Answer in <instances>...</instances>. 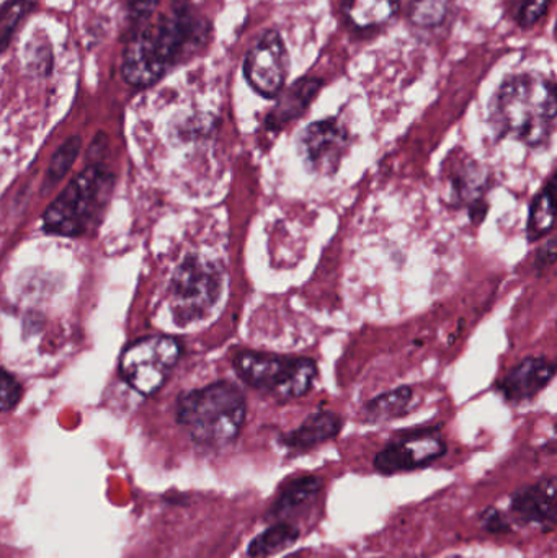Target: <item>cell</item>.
Masks as SVG:
<instances>
[{
  "label": "cell",
  "mask_w": 557,
  "mask_h": 558,
  "mask_svg": "<svg viewBox=\"0 0 557 558\" xmlns=\"http://www.w3.org/2000/svg\"><path fill=\"white\" fill-rule=\"evenodd\" d=\"M20 397H22V387L16 383L15 377L0 367V412L12 410L20 402Z\"/></svg>",
  "instance_id": "26"
},
{
  "label": "cell",
  "mask_w": 557,
  "mask_h": 558,
  "mask_svg": "<svg viewBox=\"0 0 557 558\" xmlns=\"http://www.w3.org/2000/svg\"><path fill=\"white\" fill-rule=\"evenodd\" d=\"M182 348L172 337L154 335L141 338L124 350L120 360L121 377L143 396L157 392L179 363Z\"/></svg>",
  "instance_id": "7"
},
{
  "label": "cell",
  "mask_w": 557,
  "mask_h": 558,
  "mask_svg": "<svg viewBox=\"0 0 557 558\" xmlns=\"http://www.w3.org/2000/svg\"><path fill=\"white\" fill-rule=\"evenodd\" d=\"M552 0H520L513 2V20L522 28H532L548 13Z\"/></svg>",
  "instance_id": "24"
},
{
  "label": "cell",
  "mask_w": 557,
  "mask_h": 558,
  "mask_svg": "<svg viewBox=\"0 0 557 558\" xmlns=\"http://www.w3.org/2000/svg\"><path fill=\"white\" fill-rule=\"evenodd\" d=\"M342 418L329 410H319L307 416L296 429L281 438V445L291 451H307L339 436Z\"/></svg>",
  "instance_id": "15"
},
{
  "label": "cell",
  "mask_w": 557,
  "mask_h": 558,
  "mask_svg": "<svg viewBox=\"0 0 557 558\" xmlns=\"http://www.w3.org/2000/svg\"><path fill=\"white\" fill-rule=\"evenodd\" d=\"M555 500L556 481L553 477L545 478L538 484L517 492L510 508L522 523L540 524V526L553 530L556 523Z\"/></svg>",
  "instance_id": "13"
},
{
  "label": "cell",
  "mask_w": 557,
  "mask_h": 558,
  "mask_svg": "<svg viewBox=\"0 0 557 558\" xmlns=\"http://www.w3.org/2000/svg\"><path fill=\"white\" fill-rule=\"evenodd\" d=\"M414 402V392L411 387H398L370 400L363 407V420L368 423H383L399 418L411 409Z\"/></svg>",
  "instance_id": "18"
},
{
  "label": "cell",
  "mask_w": 557,
  "mask_h": 558,
  "mask_svg": "<svg viewBox=\"0 0 557 558\" xmlns=\"http://www.w3.org/2000/svg\"><path fill=\"white\" fill-rule=\"evenodd\" d=\"M556 182L555 177L549 179L548 185L540 192L530 209L529 226H526V234L529 241L535 242L548 235L553 231V202H555Z\"/></svg>",
  "instance_id": "20"
},
{
  "label": "cell",
  "mask_w": 557,
  "mask_h": 558,
  "mask_svg": "<svg viewBox=\"0 0 557 558\" xmlns=\"http://www.w3.org/2000/svg\"><path fill=\"white\" fill-rule=\"evenodd\" d=\"M320 488H323V481L316 475H304L287 482L281 485L274 505L268 510V517L278 521L283 520L288 514L294 513L314 500L319 495Z\"/></svg>",
  "instance_id": "16"
},
{
  "label": "cell",
  "mask_w": 557,
  "mask_h": 558,
  "mask_svg": "<svg viewBox=\"0 0 557 558\" xmlns=\"http://www.w3.org/2000/svg\"><path fill=\"white\" fill-rule=\"evenodd\" d=\"M247 400L241 387L221 380L183 393L177 403V423L199 448L232 445L244 428Z\"/></svg>",
  "instance_id": "3"
},
{
  "label": "cell",
  "mask_w": 557,
  "mask_h": 558,
  "mask_svg": "<svg viewBox=\"0 0 557 558\" xmlns=\"http://www.w3.org/2000/svg\"><path fill=\"white\" fill-rule=\"evenodd\" d=\"M113 182V175L101 167H87L46 209L45 231L64 238H81L90 232L104 216Z\"/></svg>",
  "instance_id": "4"
},
{
  "label": "cell",
  "mask_w": 557,
  "mask_h": 558,
  "mask_svg": "<svg viewBox=\"0 0 557 558\" xmlns=\"http://www.w3.org/2000/svg\"><path fill=\"white\" fill-rule=\"evenodd\" d=\"M32 7V0H7L0 7V56L9 48L20 23L28 15Z\"/></svg>",
  "instance_id": "21"
},
{
  "label": "cell",
  "mask_w": 557,
  "mask_h": 558,
  "mask_svg": "<svg viewBox=\"0 0 557 558\" xmlns=\"http://www.w3.org/2000/svg\"><path fill=\"white\" fill-rule=\"evenodd\" d=\"M290 69V52L277 29L265 32L242 64L245 82L264 98H277L284 90Z\"/></svg>",
  "instance_id": "8"
},
{
  "label": "cell",
  "mask_w": 557,
  "mask_h": 558,
  "mask_svg": "<svg viewBox=\"0 0 557 558\" xmlns=\"http://www.w3.org/2000/svg\"><path fill=\"white\" fill-rule=\"evenodd\" d=\"M160 0H126L128 15L133 20V25L147 22L156 13Z\"/></svg>",
  "instance_id": "27"
},
{
  "label": "cell",
  "mask_w": 557,
  "mask_h": 558,
  "mask_svg": "<svg viewBox=\"0 0 557 558\" xmlns=\"http://www.w3.org/2000/svg\"><path fill=\"white\" fill-rule=\"evenodd\" d=\"M555 82L536 72L510 75L491 101V126L500 137L545 146L555 133Z\"/></svg>",
  "instance_id": "2"
},
{
  "label": "cell",
  "mask_w": 557,
  "mask_h": 558,
  "mask_svg": "<svg viewBox=\"0 0 557 558\" xmlns=\"http://www.w3.org/2000/svg\"><path fill=\"white\" fill-rule=\"evenodd\" d=\"M298 149L314 173L334 175L349 149V133L336 118L314 121L301 131Z\"/></svg>",
  "instance_id": "10"
},
{
  "label": "cell",
  "mask_w": 557,
  "mask_h": 558,
  "mask_svg": "<svg viewBox=\"0 0 557 558\" xmlns=\"http://www.w3.org/2000/svg\"><path fill=\"white\" fill-rule=\"evenodd\" d=\"M211 33V22L189 3H180L156 19L150 16L124 43L121 77L130 87H150L206 49Z\"/></svg>",
  "instance_id": "1"
},
{
  "label": "cell",
  "mask_w": 557,
  "mask_h": 558,
  "mask_svg": "<svg viewBox=\"0 0 557 558\" xmlns=\"http://www.w3.org/2000/svg\"><path fill=\"white\" fill-rule=\"evenodd\" d=\"M451 157L453 159H448L444 167V179L450 192L451 203L471 209L480 208L486 193V173L470 157Z\"/></svg>",
  "instance_id": "12"
},
{
  "label": "cell",
  "mask_w": 557,
  "mask_h": 558,
  "mask_svg": "<svg viewBox=\"0 0 557 558\" xmlns=\"http://www.w3.org/2000/svg\"><path fill=\"white\" fill-rule=\"evenodd\" d=\"M555 374L556 366L553 361L543 356L525 357L500 380L499 390L509 402H526L545 390Z\"/></svg>",
  "instance_id": "11"
},
{
  "label": "cell",
  "mask_w": 557,
  "mask_h": 558,
  "mask_svg": "<svg viewBox=\"0 0 557 558\" xmlns=\"http://www.w3.org/2000/svg\"><path fill=\"white\" fill-rule=\"evenodd\" d=\"M401 0H343V13L355 28L386 25L398 15Z\"/></svg>",
  "instance_id": "17"
},
{
  "label": "cell",
  "mask_w": 557,
  "mask_h": 558,
  "mask_svg": "<svg viewBox=\"0 0 557 558\" xmlns=\"http://www.w3.org/2000/svg\"><path fill=\"white\" fill-rule=\"evenodd\" d=\"M232 366L242 383L281 402L306 396L317 377V364L311 357L281 356L262 351H239Z\"/></svg>",
  "instance_id": "5"
},
{
  "label": "cell",
  "mask_w": 557,
  "mask_h": 558,
  "mask_svg": "<svg viewBox=\"0 0 557 558\" xmlns=\"http://www.w3.org/2000/svg\"><path fill=\"white\" fill-rule=\"evenodd\" d=\"M447 452V442L435 429L411 433L389 442L375 456L376 471L382 474H399L427 468Z\"/></svg>",
  "instance_id": "9"
},
{
  "label": "cell",
  "mask_w": 557,
  "mask_h": 558,
  "mask_svg": "<svg viewBox=\"0 0 557 558\" xmlns=\"http://www.w3.org/2000/svg\"><path fill=\"white\" fill-rule=\"evenodd\" d=\"M323 84L320 78L310 77V75H304L300 81L294 82L290 88L278 95L280 100L268 113L265 126L270 131H280L298 118L303 117L319 94Z\"/></svg>",
  "instance_id": "14"
},
{
  "label": "cell",
  "mask_w": 557,
  "mask_h": 558,
  "mask_svg": "<svg viewBox=\"0 0 557 558\" xmlns=\"http://www.w3.org/2000/svg\"><path fill=\"white\" fill-rule=\"evenodd\" d=\"M300 539V530L293 524L278 521L265 530L261 536L249 544L247 556L251 558H267L290 549Z\"/></svg>",
  "instance_id": "19"
},
{
  "label": "cell",
  "mask_w": 557,
  "mask_h": 558,
  "mask_svg": "<svg viewBox=\"0 0 557 558\" xmlns=\"http://www.w3.org/2000/svg\"><path fill=\"white\" fill-rule=\"evenodd\" d=\"M483 524L489 533H506V531H509V523H507L506 518L494 508L484 511Z\"/></svg>",
  "instance_id": "28"
},
{
  "label": "cell",
  "mask_w": 557,
  "mask_h": 558,
  "mask_svg": "<svg viewBox=\"0 0 557 558\" xmlns=\"http://www.w3.org/2000/svg\"><path fill=\"white\" fill-rule=\"evenodd\" d=\"M450 12V0H411L409 19L421 28L441 25Z\"/></svg>",
  "instance_id": "22"
},
{
  "label": "cell",
  "mask_w": 557,
  "mask_h": 558,
  "mask_svg": "<svg viewBox=\"0 0 557 558\" xmlns=\"http://www.w3.org/2000/svg\"><path fill=\"white\" fill-rule=\"evenodd\" d=\"M46 43H48V39L35 36V39L26 46V56H29V69H32V71L41 72V74L43 72L49 74V72L52 71L51 46H48L46 49L43 48Z\"/></svg>",
  "instance_id": "25"
},
{
  "label": "cell",
  "mask_w": 557,
  "mask_h": 558,
  "mask_svg": "<svg viewBox=\"0 0 557 558\" xmlns=\"http://www.w3.org/2000/svg\"><path fill=\"white\" fill-rule=\"evenodd\" d=\"M222 270L211 262L190 257L177 268L170 286V308L179 325L203 320L221 298Z\"/></svg>",
  "instance_id": "6"
},
{
  "label": "cell",
  "mask_w": 557,
  "mask_h": 558,
  "mask_svg": "<svg viewBox=\"0 0 557 558\" xmlns=\"http://www.w3.org/2000/svg\"><path fill=\"white\" fill-rule=\"evenodd\" d=\"M78 150H81V137L77 136L69 137V140L59 147L58 153L52 157L51 166H49V185H56V183L65 175V172H68L72 163H74Z\"/></svg>",
  "instance_id": "23"
}]
</instances>
